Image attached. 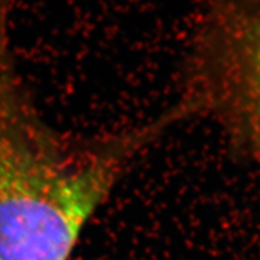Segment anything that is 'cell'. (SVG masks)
I'll return each mask as SVG.
<instances>
[{
	"label": "cell",
	"mask_w": 260,
	"mask_h": 260,
	"mask_svg": "<svg viewBox=\"0 0 260 260\" xmlns=\"http://www.w3.org/2000/svg\"><path fill=\"white\" fill-rule=\"evenodd\" d=\"M177 103L189 120L216 123L230 147L260 155V2L207 0Z\"/></svg>",
	"instance_id": "cell-2"
},
{
	"label": "cell",
	"mask_w": 260,
	"mask_h": 260,
	"mask_svg": "<svg viewBox=\"0 0 260 260\" xmlns=\"http://www.w3.org/2000/svg\"><path fill=\"white\" fill-rule=\"evenodd\" d=\"M164 135L157 120L100 135L61 133L0 52V260H70L83 229Z\"/></svg>",
	"instance_id": "cell-1"
},
{
	"label": "cell",
	"mask_w": 260,
	"mask_h": 260,
	"mask_svg": "<svg viewBox=\"0 0 260 260\" xmlns=\"http://www.w3.org/2000/svg\"><path fill=\"white\" fill-rule=\"evenodd\" d=\"M256 162H257V163H258V164L260 165V155H259V157H258V158H257V160H256Z\"/></svg>",
	"instance_id": "cell-4"
},
{
	"label": "cell",
	"mask_w": 260,
	"mask_h": 260,
	"mask_svg": "<svg viewBox=\"0 0 260 260\" xmlns=\"http://www.w3.org/2000/svg\"><path fill=\"white\" fill-rule=\"evenodd\" d=\"M245 1H251V2H260V0H245Z\"/></svg>",
	"instance_id": "cell-3"
}]
</instances>
